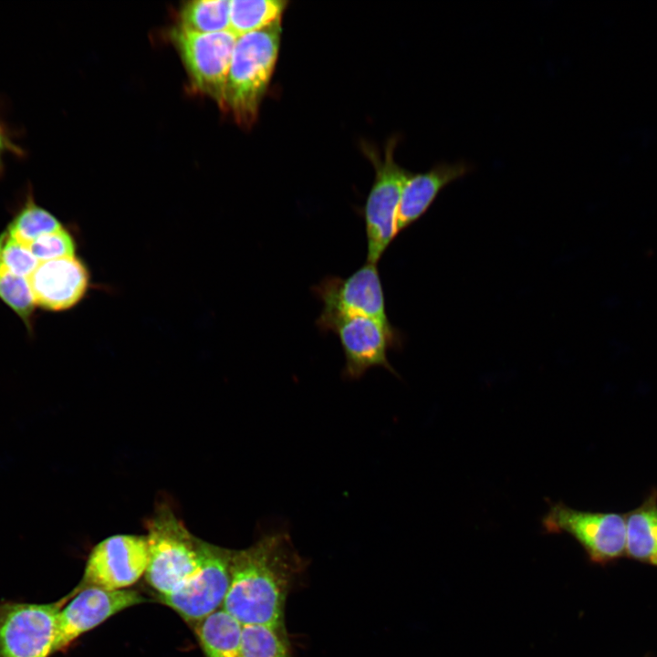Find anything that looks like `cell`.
<instances>
[{
  "label": "cell",
  "mask_w": 657,
  "mask_h": 657,
  "mask_svg": "<svg viewBox=\"0 0 657 657\" xmlns=\"http://www.w3.org/2000/svg\"><path fill=\"white\" fill-rule=\"evenodd\" d=\"M306 562L287 532L264 534L250 547L233 550L222 609L243 625L286 627V601Z\"/></svg>",
  "instance_id": "6da1fadb"
},
{
  "label": "cell",
  "mask_w": 657,
  "mask_h": 657,
  "mask_svg": "<svg viewBox=\"0 0 657 657\" xmlns=\"http://www.w3.org/2000/svg\"><path fill=\"white\" fill-rule=\"evenodd\" d=\"M281 40V23L237 38L228 71L223 110L243 128L257 120L273 76Z\"/></svg>",
  "instance_id": "7a4b0ae2"
},
{
  "label": "cell",
  "mask_w": 657,
  "mask_h": 657,
  "mask_svg": "<svg viewBox=\"0 0 657 657\" xmlns=\"http://www.w3.org/2000/svg\"><path fill=\"white\" fill-rule=\"evenodd\" d=\"M146 529L145 579L158 594H167L199 568L203 540L195 537L172 509L163 504L147 520Z\"/></svg>",
  "instance_id": "3957f363"
},
{
  "label": "cell",
  "mask_w": 657,
  "mask_h": 657,
  "mask_svg": "<svg viewBox=\"0 0 657 657\" xmlns=\"http://www.w3.org/2000/svg\"><path fill=\"white\" fill-rule=\"evenodd\" d=\"M398 137L390 138L383 156L370 144H361L362 152L375 170V177L363 208L367 239V261L377 264L397 234V211L403 185L411 172L394 159Z\"/></svg>",
  "instance_id": "277c9868"
},
{
  "label": "cell",
  "mask_w": 657,
  "mask_h": 657,
  "mask_svg": "<svg viewBox=\"0 0 657 657\" xmlns=\"http://www.w3.org/2000/svg\"><path fill=\"white\" fill-rule=\"evenodd\" d=\"M541 523L546 533L571 536L592 563L606 565L625 555L624 514L579 510L549 501Z\"/></svg>",
  "instance_id": "5b68a950"
},
{
  "label": "cell",
  "mask_w": 657,
  "mask_h": 657,
  "mask_svg": "<svg viewBox=\"0 0 657 657\" xmlns=\"http://www.w3.org/2000/svg\"><path fill=\"white\" fill-rule=\"evenodd\" d=\"M316 324L321 331H332L338 336L345 357V379L359 380L374 367L397 375L387 355L389 349L402 347V334L394 327L363 316L319 315Z\"/></svg>",
  "instance_id": "8992f818"
},
{
  "label": "cell",
  "mask_w": 657,
  "mask_h": 657,
  "mask_svg": "<svg viewBox=\"0 0 657 657\" xmlns=\"http://www.w3.org/2000/svg\"><path fill=\"white\" fill-rule=\"evenodd\" d=\"M170 37L187 71L193 89L223 110L224 90L237 36L230 30L198 33L179 26Z\"/></svg>",
  "instance_id": "52a82bcc"
},
{
  "label": "cell",
  "mask_w": 657,
  "mask_h": 657,
  "mask_svg": "<svg viewBox=\"0 0 657 657\" xmlns=\"http://www.w3.org/2000/svg\"><path fill=\"white\" fill-rule=\"evenodd\" d=\"M68 596L50 603L0 600V657H49Z\"/></svg>",
  "instance_id": "ba28073f"
},
{
  "label": "cell",
  "mask_w": 657,
  "mask_h": 657,
  "mask_svg": "<svg viewBox=\"0 0 657 657\" xmlns=\"http://www.w3.org/2000/svg\"><path fill=\"white\" fill-rule=\"evenodd\" d=\"M232 552L203 540L199 568L172 591L158 594L159 600L195 623L221 609L230 585Z\"/></svg>",
  "instance_id": "9c48e42d"
},
{
  "label": "cell",
  "mask_w": 657,
  "mask_h": 657,
  "mask_svg": "<svg viewBox=\"0 0 657 657\" xmlns=\"http://www.w3.org/2000/svg\"><path fill=\"white\" fill-rule=\"evenodd\" d=\"M147 561L145 536L120 534L109 537L92 548L83 578L73 590L88 587L125 589L145 574Z\"/></svg>",
  "instance_id": "30bf717a"
},
{
  "label": "cell",
  "mask_w": 657,
  "mask_h": 657,
  "mask_svg": "<svg viewBox=\"0 0 657 657\" xmlns=\"http://www.w3.org/2000/svg\"><path fill=\"white\" fill-rule=\"evenodd\" d=\"M322 301L320 316H363L392 328L377 264L366 262L347 278L327 276L312 287Z\"/></svg>",
  "instance_id": "8fae6325"
},
{
  "label": "cell",
  "mask_w": 657,
  "mask_h": 657,
  "mask_svg": "<svg viewBox=\"0 0 657 657\" xmlns=\"http://www.w3.org/2000/svg\"><path fill=\"white\" fill-rule=\"evenodd\" d=\"M68 596V602L58 613L54 652L66 651L79 636L118 612L147 601L139 592L127 589L88 587Z\"/></svg>",
  "instance_id": "7c38bea8"
},
{
  "label": "cell",
  "mask_w": 657,
  "mask_h": 657,
  "mask_svg": "<svg viewBox=\"0 0 657 657\" xmlns=\"http://www.w3.org/2000/svg\"><path fill=\"white\" fill-rule=\"evenodd\" d=\"M27 280L36 307L60 311L83 297L89 274L84 264L72 256L39 262Z\"/></svg>",
  "instance_id": "4fadbf2b"
},
{
  "label": "cell",
  "mask_w": 657,
  "mask_h": 657,
  "mask_svg": "<svg viewBox=\"0 0 657 657\" xmlns=\"http://www.w3.org/2000/svg\"><path fill=\"white\" fill-rule=\"evenodd\" d=\"M473 167L465 162H439L421 173H411L406 180L397 211V234L420 219L441 191L464 177Z\"/></svg>",
  "instance_id": "5bb4252c"
},
{
  "label": "cell",
  "mask_w": 657,
  "mask_h": 657,
  "mask_svg": "<svg viewBox=\"0 0 657 657\" xmlns=\"http://www.w3.org/2000/svg\"><path fill=\"white\" fill-rule=\"evenodd\" d=\"M625 555L657 567V486H652L637 507L626 512Z\"/></svg>",
  "instance_id": "9a60e30c"
},
{
  "label": "cell",
  "mask_w": 657,
  "mask_h": 657,
  "mask_svg": "<svg viewBox=\"0 0 657 657\" xmlns=\"http://www.w3.org/2000/svg\"><path fill=\"white\" fill-rule=\"evenodd\" d=\"M243 624L222 608L196 625L205 657H241Z\"/></svg>",
  "instance_id": "2e32d148"
},
{
  "label": "cell",
  "mask_w": 657,
  "mask_h": 657,
  "mask_svg": "<svg viewBox=\"0 0 657 657\" xmlns=\"http://www.w3.org/2000/svg\"><path fill=\"white\" fill-rule=\"evenodd\" d=\"M286 0H233L229 6V30L237 37L281 23Z\"/></svg>",
  "instance_id": "e0dca14e"
},
{
  "label": "cell",
  "mask_w": 657,
  "mask_h": 657,
  "mask_svg": "<svg viewBox=\"0 0 657 657\" xmlns=\"http://www.w3.org/2000/svg\"><path fill=\"white\" fill-rule=\"evenodd\" d=\"M60 222L47 210L38 205L31 189L6 230L21 244L27 245L36 238L62 228Z\"/></svg>",
  "instance_id": "ac0fdd59"
},
{
  "label": "cell",
  "mask_w": 657,
  "mask_h": 657,
  "mask_svg": "<svg viewBox=\"0 0 657 657\" xmlns=\"http://www.w3.org/2000/svg\"><path fill=\"white\" fill-rule=\"evenodd\" d=\"M241 657H293L286 627L243 625Z\"/></svg>",
  "instance_id": "d6986e66"
},
{
  "label": "cell",
  "mask_w": 657,
  "mask_h": 657,
  "mask_svg": "<svg viewBox=\"0 0 657 657\" xmlns=\"http://www.w3.org/2000/svg\"><path fill=\"white\" fill-rule=\"evenodd\" d=\"M229 6L228 0L187 2L181 8L178 26L198 33L229 30Z\"/></svg>",
  "instance_id": "ffe728a7"
},
{
  "label": "cell",
  "mask_w": 657,
  "mask_h": 657,
  "mask_svg": "<svg viewBox=\"0 0 657 657\" xmlns=\"http://www.w3.org/2000/svg\"><path fill=\"white\" fill-rule=\"evenodd\" d=\"M0 299L20 318L31 332L36 305L27 278L0 269Z\"/></svg>",
  "instance_id": "44dd1931"
},
{
  "label": "cell",
  "mask_w": 657,
  "mask_h": 657,
  "mask_svg": "<svg viewBox=\"0 0 657 657\" xmlns=\"http://www.w3.org/2000/svg\"><path fill=\"white\" fill-rule=\"evenodd\" d=\"M39 261L6 229L0 234V269L28 277Z\"/></svg>",
  "instance_id": "7402d4cb"
},
{
  "label": "cell",
  "mask_w": 657,
  "mask_h": 657,
  "mask_svg": "<svg viewBox=\"0 0 657 657\" xmlns=\"http://www.w3.org/2000/svg\"><path fill=\"white\" fill-rule=\"evenodd\" d=\"M26 247L39 262L75 256L74 239L64 227L36 238Z\"/></svg>",
  "instance_id": "603a6c76"
},
{
  "label": "cell",
  "mask_w": 657,
  "mask_h": 657,
  "mask_svg": "<svg viewBox=\"0 0 657 657\" xmlns=\"http://www.w3.org/2000/svg\"><path fill=\"white\" fill-rule=\"evenodd\" d=\"M9 154L22 157L25 151L16 143L13 132L8 130L6 124L0 119V173L5 167V159Z\"/></svg>",
  "instance_id": "cb8c5ba5"
}]
</instances>
